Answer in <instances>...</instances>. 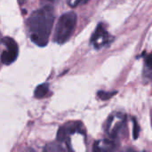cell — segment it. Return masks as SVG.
Returning a JSON list of instances; mask_svg holds the SVG:
<instances>
[{"label":"cell","mask_w":152,"mask_h":152,"mask_svg":"<svg viewBox=\"0 0 152 152\" xmlns=\"http://www.w3.org/2000/svg\"><path fill=\"white\" fill-rule=\"evenodd\" d=\"M144 69H145L144 75L146 77H151L152 76V53L145 58V67H144Z\"/></svg>","instance_id":"9"},{"label":"cell","mask_w":152,"mask_h":152,"mask_svg":"<svg viewBox=\"0 0 152 152\" xmlns=\"http://www.w3.org/2000/svg\"><path fill=\"white\" fill-rule=\"evenodd\" d=\"M77 24V14L74 12H69L62 14L56 25L54 33V41L58 44H64L72 36Z\"/></svg>","instance_id":"2"},{"label":"cell","mask_w":152,"mask_h":152,"mask_svg":"<svg viewBox=\"0 0 152 152\" xmlns=\"http://www.w3.org/2000/svg\"><path fill=\"white\" fill-rule=\"evenodd\" d=\"M89 1L90 0H67L68 4L70 7H77V6L82 5V4H85L88 3Z\"/></svg>","instance_id":"10"},{"label":"cell","mask_w":152,"mask_h":152,"mask_svg":"<svg viewBox=\"0 0 152 152\" xmlns=\"http://www.w3.org/2000/svg\"><path fill=\"white\" fill-rule=\"evenodd\" d=\"M3 42L6 47L1 54V61L5 65H10L15 61L18 57V45L17 43L11 37H4Z\"/></svg>","instance_id":"5"},{"label":"cell","mask_w":152,"mask_h":152,"mask_svg":"<svg viewBox=\"0 0 152 152\" xmlns=\"http://www.w3.org/2000/svg\"><path fill=\"white\" fill-rule=\"evenodd\" d=\"M49 92V86L47 84H42L40 86H38L36 90H35V97L37 98V99H41V98H44Z\"/></svg>","instance_id":"8"},{"label":"cell","mask_w":152,"mask_h":152,"mask_svg":"<svg viewBox=\"0 0 152 152\" xmlns=\"http://www.w3.org/2000/svg\"><path fill=\"white\" fill-rule=\"evenodd\" d=\"M54 10L52 4H45L34 12L28 20V27L30 39L38 46H45L54 21Z\"/></svg>","instance_id":"1"},{"label":"cell","mask_w":152,"mask_h":152,"mask_svg":"<svg viewBox=\"0 0 152 152\" xmlns=\"http://www.w3.org/2000/svg\"><path fill=\"white\" fill-rule=\"evenodd\" d=\"M44 4H51L52 3H54V2H56L57 0H41Z\"/></svg>","instance_id":"12"},{"label":"cell","mask_w":152,"mask_h":152,"mask_svg":"<svg viewBox=\"0 0 152 152\" xmlns=\"http://www.w3.org/2000/svg\"><path fill=\"white\" fill-rule=\"evenodd\" d=\"M113 37L108 32L103 23H99L91 37V44L95 49H101L104 46L109 45Z\"/></svg>","instance_id":"4"},{"label":"cell","mask_w":152,"mask_h":152,"mask_svg":"<svg viewBox=\"0 0 152 152\" xmlns=\"http://www.w3.org/2000/svg\"><path fill=\"white\" fill-rule=\"evenodd\" d=\"M116 142L115 140L108 138L104 140L98 141L94 145V151H113L116 149Z\"/></svg>","instance_id":"7"},{"label":"cell","mask_w":152,"mask_h":152,"mask_svg":"<svg viewBox=\"0 0 152 152\" xmlns=\"http://www.w3.org/2000/svg\"><path fill=\"white\" fill-rule=\"evenodd\" d=\"M83 131L84 129L81 123H68L59 129L57 138L60 142H66L71 135L77 133H84Z\"/></svg>","instance_id":"6"},{"label":"cell","mask_w":152,"mask_h":152,"mask_svg":"<svg viewBox=\"0 0 152 152\" xmlns=\"http://www.w3.org/2000/svg\"><path fill=\"white\" fill-rule=\"evenodd\" d=\"M113 94H115V93H105V92H100L98 94L99 97L102 100H107L110 97L113 96Z\"/></svg>","instance_id":"11"},{"label":"cell","mask_w":152,"mask_h":152,"mask_svg":"<svg viewBox=\"0 0 152 152\" xmlns=\"http://www.w3.org/2000/svg\"><path fill=\"white\" fill-rule=\"evenodd\" d=\"M126 122V117L121 112H116L110 116L106 125V134L109 138L115 140Z\"/></svg>","instance_id":"3"}]
</instances>
